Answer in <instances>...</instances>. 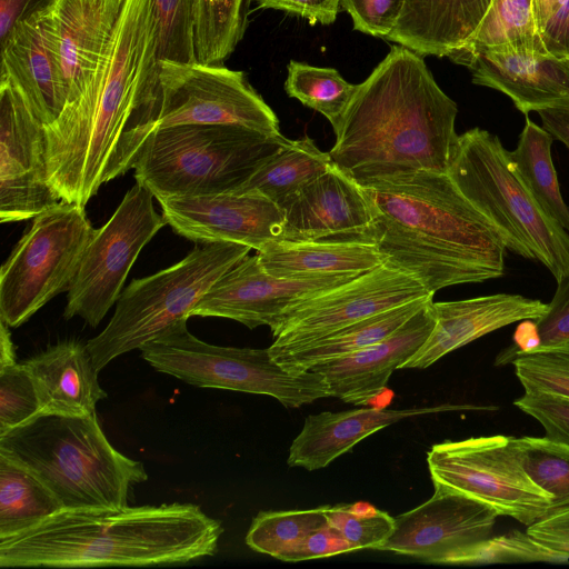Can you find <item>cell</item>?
Returning <instances> with one entry per match:
<instances>
[{"mask_svg": "<svg viewBox=\"0 0 569 569\" xmlns=\"http://www.w3.org/2000/svg\"><path fill=\"white\" fill-rule=\"evenodd\" d=\"M221 522L192 503L61 509L0 538V567L186 563L216 555Z\"/></svg>", "mask_w": 569, "mask_h": 569, "instance_id": "277c9868", "label": "cell"}, {"mask_svg": "<svg viewBox=\"0 0 569 569\" xmlns=\"http://www.w3.org/2000/svg\"><path fill=\"white\" fill-rule=\"evenodd\" d=\"M60 201L48 178L44 126L0 78V221L33 219Z\"/></svg>", "mask_w": 569, "mask_h": 569, "instance_id": "9a60e30c", "label": "cell"}, {"mask_svg": "<svg viewBox=\"0 0 569 569\" xmlns=\"http://www.w3.org/2000/svg\"><path fill=\"white\" fill-rule=\"evenodd\" d=\"M543 129L569 148V102L537 111Z\"/></svg>", "mask_w": 569, "mask_h": 569, "instance_id": "816d5d0a", "label": "cell"}, {"mask_svg": "<svg viewBox=\"0 0 569 569\" xmlns=\"http://www.w3.org/2000/svg\"><path fill=\"white\" fill-rule=\"evenodd\" d=\"M57 0H0V42L13 28L52 8Z\"/></svg>", "mask_w": 569, "mask_h": 569, "instance_id": "f907efd6", "label": "cell"}, {"mask_svg": "<svg viewBox=\"0 0 569 569\" xmlns=\"http://www.w3.org/2000/svg\"><path fill=\"white\" fill-rule=\"evenodd\" d=\"M365 189L385 263L415 277L432 295L503 274L507 247L501 232L448 173L418 171Z\"/></svg>", "mask_w": 569, "mask_h": 569, "instance_id": "3957f363", "label": "cell"}, {"mask_svg": "<svg viewBox=\"0 0 569 569\" xmlns=\"http://www.w3.org/2000/svg\"><path fill=\"white\" fill-rule=\"evenodd\" d=\"M491 0H405L387 37L425 56L448 57L476 32Z\"/></svg>", "mask_w": 569, "mask_h": 569, "instance_id": "4316f807", "label": "cell"}, {"mask_svg": "<svg viewBox=\"0 0 569 569\" xmlns=\"http://www.w3.org/2000/svg\"><path fill=\"white\" fill-rule=\"evenodd\" d=\"M250 250L233 242L206 243L173 266L133 280L121 292L107 327L87 342L96 368L100 371L188 320L206 292Z\"/></svg>", "mask_w": 569, "mask_h": 569, "instance_id": "ba28073f", "label": "cell"}, {"mask_svg": "<svg viewBox=\"0 0 569 569\" xmlns=\"http://www.w3.org/2000/svg\"><path fill=\"white\" fill-rule=\"evenodd\" d=\"M533 11L547 51L569 57V0H533Z\"/></svg>", "mask_w": 569, "mask_h": 569, "instance_id": "f6af8a7d", "label": "cell"}, {"mask_svg": "<svg viewBox=\"0 0 569 569\" xmlns=\"http://www.w3.org/2000/svg\"><path fill=\"white\" fill-rule=\"evenodd\" d=\"M525 413L536 419L546 437L569 445V399L545 392H525L513 401Z\"/></svg>", "mask_w": 569, "mask_h": 569, "instance_id": "7bdbcfd3", "label": "cell"}, {"mask_svg": "<svg viewBox=\"0 0 569 569\" xmlns=\"http://www.w3.org/2000/svg\"><path fill=\"white\" fill-rule=\"evenodd\" d=\"M124 0H57L50 29L62 72L67 103L88 87L112 39Z\"/></svg>", "mask_w": 569, "mask_h": 569, "instance_id": "44dd1931", "label": "cell"}, {"mask_svg": "<svg viewBox=\"0 0 569 569\" xmlns=\"http://www.w3.org/2000/svg\"><path fill=\"white\" fill-rule=\"evenodd\" d=\"M325 513L355 551L379 550L395 529V518L368 502L325 506Z\"/></svg>", "mask_w": 569, "mask_h": 569, "instance_id": "ab89813d", "label": "cell"}, {"mask_svg": "<svg viewBox=\"0 0 569 569\" xmlns=\"http://www.w3.org/2000/svg\"><path fill=\"white\" fill-rule=\"evenodd\" d=\"M30 373L41 412L70 417L96 413L107 398L87 345L61 341L22 361Z\"/></svg>", "mask_w": 569, "mask_h": 569, "instance_id": "d4e9b609", "label": "cell"}, {"mask_svg": "<svg viewBox=\"0 0 569 569\" xmlns=\"http://www.w3.org/2000/svg\"><path fill=\"white\" fill-rule=\"evenodd\" d=\"M287 70V94L325 116L335 131L357 90V84L349 83L333 68L313 67L291 60Z\"/></svg>", "mask_w": 569, "mask_h": 569, "instance_id": "d590c367", "label": "cell"}, {"mask_svg": "<svg viewBox=\"0 0 569 569\" xmlns=\"http://www.w3.org/2000/svg\"><path fill=\"white\" fill-rule=\"evenodd\" d=\"M328 525L325 506L289 511H262L251 522L246 543L254 551L289 562L313 531Z\"/></svg>", "mask_w": 569, "mask_h": 569, "instance_id": "e575fe53", "label": "cell"}, {"mask_svg": "<svg viewBox=\"0 0 569 569\" xmlns=\"http://www.w3.org/2000/svg\"><path fill=\"white\" fill-rule=\"evenodd\" d=\"M342 535L329 523L309 535L290 556L289 562L312 560L353 552Z\"/></svg>", "mask_w": 569, "mask_h": 569, "instance_id": "7dc6e473", "label": "cell"}, {"mask_svg": "<svg viewBox=\"0 0 569 569\" xmlns=\"http://www.w3.org/2000/svg\"><path fill=\"white\" fill-rule=\"evenodd\" d=\"M260 8L281 10L309 21L331 24L336 21L341 0H254Z\"/></svg>", "mask_w": 569, "mask_h": 569, "instance_id": "c3c4849f", "label": "cell"}, {"mask_svg": "<svg viewBox=\"0 0 569 569\" xmlns=\"http://www.w3.org/2000/svg\"><path fill=\"white\" fill-rule=\"evenodd\" d=\"M549 562L569 565V553L535 539L527 531L511 530L478 546L465 565Z\"/></svg>", "mask_w": 569, "mask_h": 569, "instance_id": "60d3db41", "label": "cell"}, {"mask_svg": "<svg viewBox=\"0 0 569 569\" xmlns=\"http://www.w3.org/2000/svg\"><path fill=\"white\" fill-rule=\"evenodd\" d=\"M41 412L33 380L22 365L0 368V437Z\"/></svg>", "mask_w": 569, "mask_h": 569, "instance_id": "b9f144b4", "label": "cell"}, {"mask_svg": "<svg viewBox=\"0 0 569 569\" xmlns=\"http://www.w3.org/2000/svg\"><path fill=\"white\" fill-rule=\"evenodd\" d=\"M511 346L520 351L532 350L540 346V338L533 319L520 321L515 331L513 345Z\"/></svg>", "mask_w": 569, "mask_h": 569, "instance_id": "f5cc1de1", "label": "cell"}, {"mask_svg": "<svg viewBox=\"0 0 569 569\" xmlns=\"http://www.w3.org/2000/svg\"><path fill=\"white\" fill-rule=\"evenodd\" d=\"M61 509L36 475L0 451V538L26 531Z\"/></svg>", "mask_w": 569, "mask_h": 569, "instance_id": "d6a6232c", "label": "cell"}, {"mask_svg": "<svg viewBox=\"0 0 569 569\" xmlns=\"http://www.w3.org/2000/svg\"><path fill=\"white\" fill-rule=\"evenodd\" d=\"M290 142L236 126L157 128L142 146L134 177L157 200L234 191Z\"/></svg>", "mask_w": 569, "mask_h": 569, "instance_id": "8992f818", "label": "cell"}, {"mask_svg": "<svg viewBox=\"0 0 569 569\" xmlns=\"http://www.w3.org/2000/svg\"><path fill=\"white\" fill-rule=\"evenodd\" d=\"M535 322L540 346H549L569 339V271L557 280V289L548 303V310L535 319Z\"/></svg>", "mask_w": 569, "mask_h": 569, "instance_id": "bcb514c9", "label": "cell"}, {"mask_svg": "<svg viewBox=\"0 0 569 569\" xmlns=\"http://www.w3.org/2000/svg\"><path fill=\"white\" fill-rule=\"evenodd\" d=\"M439 408L392 410L378 407L309 415L289 448L288 465L309 471L327 467L376 431Z\"/></svg>", "mask_w": 569, "mask_h": 569, "instance_id": "484cf974", "label": "cell"}, {"mask_svg": "<svg viewBox=\"0 0 569 569\" xmlns=\"http://www.w3.org/2000/svg\"><path fill=\"white\" fill-rule=\"evenodd\" d=\"M0 368L16 363L14 346L11 341L9 326L0 320Z\"/></svg>", "mask_w": 569, "mask_h": 569, "instance_id": "db71d44e", "label": "cell"}, {"mask_svg": "<svg viewBox=\"0 0 569 569\" xmlns=\"http://www.w3.org/2000/svg\"><path fill=\"white\" fill-rule=\"evenodd\" d=\"M96 229L84 207L61 200L33 218L0 271V320L16 328L68 291Z\"/></svg>", "mask_w": 569, "mask_h": 569, "instance_id": "30bf717a", "label": "cell"}, {"mask_svg": "<svg viewBox=\"0 0 569 569\" xmlns=\"http://www.w3.org/2000/svg\"><path fill=\"white\" fill-rule=\"evenodd\" d=\"M432 298L429 296L403 303L271 356L290 371H308L318 363L351 355L387 339Z\"/></svg>", "mask_w": 569, "mask_h": 569, "instance_id": "f1b7e54d", "label": "cell"}, {"mask_svg": "<svg viewBox=\"0 0 569 569\" xmlns=\"http://www.w3.org/2000/svg\"><path fill=\"white\" fill-rule=\"evenodd\" d=\"M433 296L415 277L386 263L290 309L272 330L270 353L286 351L356 321Z\"/></svg>", "mask_w": 569, "mask_h": 569, "instance_id": "5bb4252c", "label": "cell"}, {"mask_svg": "<svg viewBox=\"0 0 569 569\" xmlns=\"http://www.w3.org/2000/svg\"><path fill=\"white\" fill-rule=\"evenodd\" d=\"M507 151L496 134L470 129L458 136L447 173L501 232L507 249L538 260L558 280L569 271V233L541 210Z\"/></svg>", "mask_w": 569, "mask_h": 569, "instance_id": "52a82bcc", "label": "cell"}, {"mask_svg": "<svg viewBox=\"0 0 569 569\" xmlns=\"http://www.w3.org/2000/svg\"><path fill=\"white\" fill-rule=\"evenodd\" d=\"M158 202L173 231L196 242H233L258 252L281 239L282 208L256 192L174 196Z\"/></svg>", "mask_w": 569, "mask_h": 569, "instance_id": "ac0fdd59", "label": "cell"}, {"mask_svg": "<svg viewBox=\"0 0 569 569\" xmlns=\"http://www.w3.org/2000/svg\"><path fill=\"white\" fill-rule=\"evenodd\" d=\"M140 351L157 371L196 387L267 395L287 408L331 397L321 375L288 370L273 359L269 348L207 343L188 330L187 320L173 325Z\"/></svg>", "mask_w": 569, "mask_h": 569, "instance_id": "9c48e42d", "label": "cell"}, {"mask_svg": "<svg viewBox=\"0 0 569 569\" xmlns=\"http://www.w3.org/2000/svg\"><path fill=\"white\" fill-rule=\"evenodd\" d=\"M157 128L236 126L282 137L279 120L241 71L221 64L160 61Z\"/></svg>", "mask_w": 569, "mask_h": 569, "instance_id": "4fadbf2b", "label": "cell"}, {"mask_svg": "<svg viewBox=\"0 0 569 569\" xmlns=\"http://www.w3.org/2000/svg\"><path fill=\"white\" fill-rule=\"evenodd\" d=\"M331 164L329 152L321 151L311 138L291 140L234 191L256 192L280 204Z\"/></svg>", "mask_w": 569, "mask_h": 569, "instance_id": "1f68e13d", "label": "cell"}, {"mask_svg": "<svg viewBox=\"0 0 569 569\" xmlns=\"http://www.w3.org/2000/svg\"><path fill=\"white\" fill-rule=\"evenodd\" d=\"M251 0H198L197 61L220 64L242 39Z\"/></svg>", "mask_w": 569, "mask_h": 569, "instance_id": "836d02e7", "label": "cell"}, {"mask_svg": "<svg viewBox=\"0 0 569 569\" xmlns=\"http://www.w3.org/2000/svg\"><path fill=\"white\" fill-rule=\"evenodd\" d=\"M0 451L36 475L62 509L126 507L130 487L148 479L141 461L112 447L97 413L40 412L1 436Z\"/></svg>", "mask_w": 569, "mask_h": 569, "instance_id": "5b68a950", "label": "cell"}, {"mask_svg": "<svg viewBox=\"0 0 569 569\" xmlns=\"http://www.w3.org/2000/svg\"><path fill=\"white\" fill-rule=\"evenodd\" d=\"M521 463L530 478L551 495L548 516L569 509V445L548 437H515Z\"/></svg>", "mask_w": 569, "mask_h": 569, "instance_id": "74e56055", "label": "cell"}, {"mask_svg": "<svg viewBox=\"0 0 569 569\" xmlns=\"http://www.w3.org/2000/svg\"><path fill=\"white\" fill-rule=\"evenodd\" d=\"M435 327L402 369H425L471 341L506 326L538 319L548 303L520 295L496 293L457 301L432 302Z\"/></svg>", "mask_w": 569, "mask_h": 569, "instance_id": "7402d4cb", "label": "cell"}, {"mask_svg": "<svg viewBox=\"0 0 569 569\" xmlns=\"http://www.w3.org/2000/svg\"><path fill=\"white\" fill-rule=\"evenodd\" d=\"M457 114L422 57L393 46L357 84L329 154L363 187L418 171L447 173L459 136Z\"/></svg>", "mask_w": 569, "mask_h": 569, "instance_id": "7a4b0ae2", "label": "cell"}, {"mask_svg": "<svg viewBox=\"0 0 569 569\" xmlns=\"http://www.w3.org/2000/svg\"><path fill=\"white\" fill-rule=\"evenodd\" d=\"M420 506L395 518V529L379 551H392L431 563L465 565L493 536L499 516L467 495L433 486Z\"/></svg>", "mask_w": 569, "mask_h": 569, "instance_id": "2e32d148", "label": "cell"}, {"mask_svg": "<svg viewBox=\"0 0 569 569\" xmlns=\"http://www.w3.org/2000/svg\"><path fill=\"white\" fill-rule=\"evenodd\" d=\"M257 256L278 278L361 274L385 263L377 247L367 243L276 240Z\"/></svg>", "mask_w": 569, "mask_h": 569, "instance_id": "83f0119b", "label": "cell"}, {"mask_svg": "<svg viewBox=\"0 0 569 569\" xmlns=\"http://www.w3.org/2000/svg\"><path fill=\"white\" fill-rule=\"evenodd\" d=\"M432 302L427 301L387 339L309 370L325 378L331 397L356 406L372 402L385 392L391 373L402 369L428 339L436 322Z\"/></svg>", "mask_w": 569, "mask_h": 569, "instance_id": "ffe728a7", "label": "cell"}, {"mask_svg": "<svg viewBox=\"0 0 569 569\" xmlns=\"http://www.w3.org/2000/svg\"><path fill=\"white\" fill-rule=\"evenodd\" d=\"M552 136L528 117L515 150L507 151L509 162L541 210L569 233V207L566 204L551 158Z\"/></svg>", "mask_w": 569, "mask_h": 569, "instance_id": "4dcf8cb0", "label": "cell"}, {"mask_svg": "<svg viewBox=\"0 0 569 569\" xmlns=\"http://www.w3.org/2000/svg\"><path fill=\"white\" fill-rule=\"evenodd\" d=\"M462 66L470 69L473 83L505 93L526 116L569 102V57L486 51Z\"/></svg>", "mask_w": 569, "mask_h": 569, "instance_id": "cb8c5ba5", "label": "cell"}, {"mask_svg": "<svg viewBox=\"0 0 569 569\" xmlns=\"http://www.w3.org/2000/svg\"><path fill=\"white\" fill-rule=\"evenodd\" d=\"M433 486L467 495L529 527L548 515L551 495L525 470L515 437H471L433 445L427 453Z\"/></svg>", "mask_w": 569, "mask_h": 569, "instance_id": "8fae6325", "label": "cell"}, {"mask_svg": "<svg viewBox=\"0 0 569 569\" xmlns=\"http://www.w3.org/2000/svg\"><path fill=\"white\" fill-rule=\"evenodd\" d=\"M357 276L278 278L262 267L257 254L246 256L217 280L190 317L228 318L250 329L268 326L272 331L295 306Z\"/></svg>", "mask_w": 569, "mask_h": 569, "instance_id": "e0dca14e", "label": "cell"}, {"mask_svg": "<svg viewBox=\"0 0 569 569\" xmlns=\"http://www.w3.org/2000/svg\"><path fill=\"white\" fill-rule=\"evenodd\" d=\"M156 28V64L160 61L196 62L198 0H152Z\"/></svg>", "mask_w": 569, "mask_h": 569, "instance_id": "f35d334b", "label": "cell"}, {"mask_svg": "<svg viewBox=\"0 0 569 569\" xmlns=\"http://www.w3.org/2000/svg\"><path fill=\"white\" fill-rule=\"evenodd\" d=\"M405 0H341L350 14L355 30L372 37H387L393 30Z\"/></svg>", "mask_w": 569, "mask_h": 569, "instance_id": "ee69618b", "label": "cell"}, {"mask_svg": "<svg viewBox=\"0 0 569 569\" xmlns=\"http://www.w3.org/2000/svg\"><path fill=\"white\" fill-rule=\"evenodd\" d=\"M279 206L284 212L280 240L376 246L367 190L333 163Z\"/></svg>", "mask_w": 569, "mask_h": 569, "instance_id": "d6986e66", "label": "cell"}, {"mask_svg": "<svg viewBox=\"0 0 569 569\" xmlns=\"http://www.w3.org/2000/svg\"><path fill=\"white\" fill-rule=\"evenodd\" d=\"M526 531L547 546L569 553V509L540 519Z\"/></svg>", "mask_w": 569, "mask_h": 569, "instance_id": "681fc988", "label": "cell"}, {"mask_svg": "<svg viewBox=\"0 0 569 569\" xmlns=\"http://www.w3.org/2000/svg\"><path fill=\"white\" fill-rule=\"evenodd\" d=\"M152 197L136 182L107 223L96 229L68 288L64 319L78 316L97 327L118 301L140 251L167 223Z\"/></svg>", "mask_w": 569, "mask_h": 569, "instance_id": "7c38bea8", "label": "cell"}, {"mask_svg": "<svg viewBox=\"0 0 569 569\" xmlns=\"http://www.w3.org/2000/svg\"><path fill=\"white\" fill-rule=\"evenodd\" d=\"M158 114L153 1L124 0L88 87L44 127L48 178L60 199L84 207L132 169Z\"/></svg>", "mask_w": 569, "mask_h": 569, "instance_id": "6da1fadb", "label": "cell"}, {"mask_svg": "<svg viewBox=\"0 0 569 569\" xmlns=\"http://www.w3.org/2000/svg\"><path fill=\"white\" fill-rule=\"evenodd\" d=\"M512 363L525 392H545L569 399V339L532 350L510 346L496 365Z\"/></svg>", "mask_w": 569, "mask_h": 569, "instance_id": "8d00e7d4", "label": "cell"}, {"mask_svg": "<svg viewBox=\"0 0 569 569\" xmlns=\"http://www.w3.org/2000/svg\"><path fill=\"white\" fill-rule=\"evenodd\" d=\"M49 11L20 22L0 42V78L17 86L44 127L59 118L67 103Z\"/></svg>", "mask_w": 569, "mask_h": 569, "instance_id": "603a6c76", "label": "cell"}, {"mask_svg": "<svg viewBox=\"0 0 569 569\" xmlns=\"http://www.w3.org/2000/svg\"><path fill=\"white\" fill-rule=\"evenodd\" d=\"M486 51L549 53L536 24L533 0H491L472 37L448 58L463 64Z\"/></svg>", "mask_w": 569, "mask_h": 569, "instance_id": "f546056e", "label": "cell"}]
</instances>
